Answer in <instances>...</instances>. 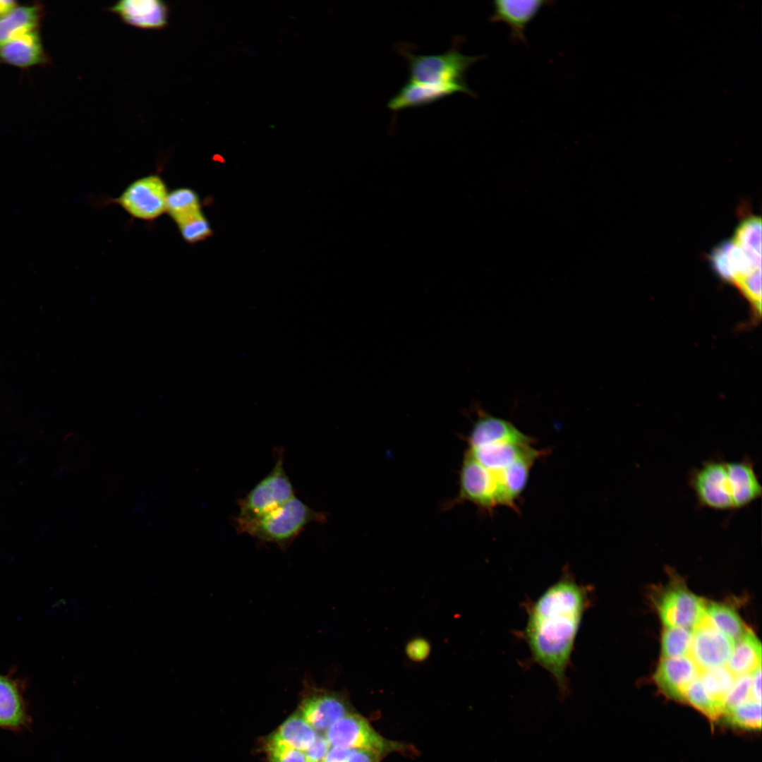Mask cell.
Instances as JSON below:
<instances>
[{"mask_svg":"<svg viewBox=\"0 0 762 762\" xmlns=\"http://www.w3.org/2000/svg\"><path fill=\"white\" fill-rule=\"evenodd\" d=\"M589 595L565 570L528 608L524 638L532 660L550 675L563 699L569 695L567 672Z\"/></svg>","mask_w":762,"mask_h":762,"instance_id":"obj_1","label":"cell"},{"mask_svg":"<svg viewBox=\"0 0 762 762\" xmlns=\"http://www.w3.org/2000/svg\"><path fill=\"white\" fill-rule=\"evenodd\" d=\"M688 482L698 505L715 510H739L762 494L754 462L747 456L739 461L706 460L690 471Z\"/></svg>","mask_w":762,"mask_h":762,"instance_id":"obj_2","label":"cell"},{"mask_svg":"<svg viewBox=\"0 0 762 762\" xmlns=\"http://www.w3.org/2000/svg\"><path fill=\"white\" fill-rule=\"evenodd\" d=\"M326 514L316 511L294 496L285 504L243 527L246 533L263 543H273L283 550L311 522L323 523Z\"/></svg>","mask_w":762,"mask_h":762,"instance_id":"obj_3","label":"cell"},{"mask_svg":"<svg viewBox=\"0 0 762 762\" xmlns=\"http://www.w3.org/2000/svg\"><path fill=\"white\" fill-rule=\"evenodd\" d=\"M401 52L408 63L409 80L447 87L456 92L474 95L465 81V75L469 67L480 59V56L464 55L455 49L434 55H417L403 49Z\"/></svg>","mask_w":762,"mask_h":762,"instance_id":"obj_4","label":"cell"},{"mask_svg":"<svg viewBox=\"0 0 762 762\" xmlns=\"http://www.w3.org/2000/svg\"><path fill=\"white\" fill-rule=\"evenodd\" d=\"M276 452L277 456L271 471L238 501L239 511L233 519L238 533L295 496L293 485L284 469V451L280 448Z\"/></svg>","mask_w":762,"mask_h":762,"instance_id":"obj_5","label":"cell"},{"mask_svg":"<svg viewBox=\"0 0 762 762\" xmlns=\"http://www.w3.org/2000/svg\"><path fill=\"white\" fill-rule=\"evenodd\" d=\"M324 736L330 746L368 750L380 756L406 750L405 744L383 737L363 717L352 712L332 725Z\"/></svg>","mask_w":762,"mask_h":762,"instance_id":"obj_6","label":"cell"},{"mask_svg":"<svg viewBox=\"0 0 762 762\" xmlns=\"http://www.w3.org/2000/svg\"><path fill=\"white\" fill-rule=\"evenodd\" d=\"M458 502H468L484 510L504 506L501 488L495 473L486 468L468 451L459 473Z\"/></svg>","mask_w":762,"mask_h":762,"instance_id":"obj_7","label":"cell"},{"mask_svg":"<svg viewBox=\"0 0 762 762\" xmlns=\"http://www.w3.org/2000/svg\"><path fill=\"white\" fill-rule=\"evenodd\" d=\"M167 189L158 175L133 182L114 201L134 217L150 220L166 211Z\"/></svg>","mask_w":762,"mask_h":762,"instance_id":"obj_8","label":"cell"},{"mask_svg":"<svg viewBox=\"0 0 762 762\" xmlns=\"http://www.w3.org/2000/svg\"><path fill=\"white\" fill-rule=\"evenodd\" d=\"M658 615L665 627L694 630L705 615V600L684 586H674L661 595L657 604Z\"/></svg>","mask_w":762,"mask_h":762,"instance_id":"obj_9","label":"cell"},{"mask_svg":"<svg viewBox=\"0 0 762 762\" xmlns=\"http://www.w3.org/2000/svg\"><path fill=\"white\" fill-rule=\"evenodd\" d=\"M735 641L711 625L703 617L693 630L689 656L699 672L725 666L732 653Z\"/></svg>","mask_w":762,"mask_h":762,"instance_id":"obj_10","label":"cell"},{"mask_svg":"<svg viewBox=\"0 0 762 762\" xmlns=\"http://www.w3.org/2000/svg\"><path fill=\"white\" fill-rule=\"evenodd\" d=\"M349 713V704L344 695L313 687L308 688L299 712L319 732H325Z\"/></svg>","mask_w":762,"mask_h":762,"instance_id":"obj_11","label":"cell"},{"mask_svg":"<svg viewBox=\"0 0 762 762\" xmlns=\"http://www.w3.org/2000/svg\"><path fill=\"white\" fill-rule=\"evenodd\" d=\"M699 671L689 655L662 658L653 679L660 691L668 698L685 702L686 692Z\"/></svg>","mask_w":762,"mask_h":762,"instance_id":"obj_12","label":"cell"},{"mask_svg":"<svg viewBox=\"0 0 762 762\" xmlns=\"http://www.w3.org/2000/svg\"><path fill=\"white\" fill-rule=\"evenodd\" d=\"M468 436V448L500 443L532 445L534 440L509 421L479 411Z\"/></svg>","mask_w":762,"mask_h":762,"instance_id":"obj_13","label":"cell"},{"mask_svg":"<svg viewBox=\"0 0 762 762\" xmlns=\"http://www.w3.org/2000/svg\"><path fill=\"white\" fill-rule=\"evenodd\" d=\"M122 21L147 30H161L169 23V7L159 0H122L108 8Z\"/></svg>","mask_w":762,"mask_h":762,"instance_id":"obj_14","label":"cell"},{"mask_svg":"<svg viewBox=\"0 0 762 762\" xmlns=\"http://www.w3.org/2000/svg\"><path fill=\"white\" fill-rule=\"evenodd\" d=\"M710 261L720 277L735 285L751 274L761 271V265L750 259L732 240L718 244L711 251Z\"/></svg>","mask_w":762,"mask_h":762,"instance_id":"obj_15","label":"cell"},{"mask_svg":"<svg viewBox=\"0 0 762 762\" xmlns=\"http://www.w3.org/2000/svg\"><path fill=\"white\" fill-rule=\"evenodd\" d=\"M47 62L48 56L43 47L39 29L0 44V63L28 68Z\"/></svg>","mask_w":762,"mask_h":762,"instance_id":"obj_16","label":"cell"},{"mask_svg":"<svg viewBox=\"0 0 762 762\" xmlns=\"http://www.w3.org/2000/svg\"><path fill=\"white\" fill-rule=\"evenodd\" d=\"M547 1L497 0L493 1L492 23L502 22L511 29L512 39L525 43V30L529 23L537 16Z\"/></svg>","mask_w":762,"mask_h":762,"instance_id":"obj_17","label":"cell"},{"mask_svg":"<svg viewBox=\"0 0 762 762\" xmlns=\"http://www.w3.org/2000/svg\"><path fill=\"white\" fill-rule=\"evenodd\" d=\"M546 451L533 448L504 469L495 473L502 493L504 506L515 508V501L524 491L530 471Z\"/></svg>","mask_w":762,"mask_h":762,"instance_id":"obj_18","label":"cell"},{"mask_svg":"<svg viewBox=\"0 0 762 762\" xmlns=\"http://www.w3.org/2000/svg\"><path fill=\"white\" fill-rule=\"evenodd\" d=\"M450 87L419 83L409 80L387 102V107L393 111L421 107L434 103L445 97L455 93Z\"/></svg>","mask_w":762,"mask_h":762,"instance_id":"obj_19","label":"cell"},{"mask_svg":"<svg viewBox=\"0 0 762 762\" xmlns=\"http://www.w3.org/2000/svg\"><path fill=\"white\" fill-rule=\"evenodd\" d=\"M28 722V715L17 679L0 674V727L19 728Z\"/></svg>","mask_w":762,"mask_h":762,"instance_id":"obj_20","label":"cell"},{"mask_svg":"<svg viewBox=\"0 0 762 762\" xmlns=\"http://www.w3.org/2000/svg\"><path fill=\"white\" fill-rule=\"evenodd\" d=\"M533 448L531 445L500 443L468 448L467 451L486 468L497 473L526 454Z\"/></svg>","mask_w":762,"mask_h":762,"instance_id":"obj_21","label":"cell"},{"mask_svg":"<svg viewBox=\"0 0 762 762\" xmlns=\"http://www.w3.org/2000/svg\"><path fill=\"white\" fill-rule=\"evenodd\" d=\"M42 16L43 8L40 4L17 6L0 18V44L39 29Z\"/></svg>","mask_w":762,"mask_h":762,"instance_id":"obj_22","label":"cell"},{"mask_svg":"<svg viewBox=\"0 0 762 762\" xmlns=\"http://www.w3.org/2000/svg\"><path fill=\"white\" fill-rule=\"evenodd\" d=\"M761 666V644L758 639L748 630L735 641L727 668L737 677L752 674Z\"/></svg>","mask_w":762,"mask_h":762,"instance_id":"obj_23","label":"cell"},{"mask_svg":"<svg viewBox=\"0 0 762 762\" xmlns=\"http://www.w3.org/2000/svg\"><path fill=\"white\" fill-rule=\"evenodd\" d=\"M315 730L298 713L286 719L272 736L291 748L305 752L318 737Z\"/></svg>","mask_w":762,"mask_h":762,"instance_id":"obj_24","label":"cell"},{"mask_svg":"<svg viewBox=\"0 0 762 762\" xmlns=\"http://www.w3.org/2000/svg\"><path fill=\"white\" fill-rule=\"evenodd\" d=\"M704 618L734 641L739 640L749 630L737 612L725 604H706Z\"/></svg>","mask_w":762,"mask_h":762,"instance_id":"obj_25","label":"cell"},{"mask_svg":"<svg viewBox=\"0 0 762 762\" xmlns=\"http://www.w3.org/2000/svg\"><path fill=\"white\" fill-rule=\"evenodd\" d=\"M732 240L750 259L761 265V220L760 217H751L740 222Z\"/></svg>","mask_w":762,"mask_h":762,"instance_id":"obj_26","label":"cell"},{"mask_svg":"<svg viewBox=\"0 0 762 762\" xmlns=\"http://www.w3.org/2000/svg\"><path fill=\"white\" fill-rule=\"evenodd\" d=\"M698 677L711 697L724 705L725 697L736 679L727 667L720 666L703 670L699 672Z\"/></svg>","mask_w":762,"mask_h":762,"instance_id":"obj_27","label":"cell"},{"mask_svg":"<svg viewBox=\"0 0 762 762\" xmlns=\"http://www.w3.org/2000/svg\"><path fill=\"white\" fill-rule=\"evenodd\" d=\"M693 630L682 627H665L661 636L662 658L687 656Z\"/></svg>","mask_w":762,"mask_h":762,"instance_id":"obj_28","label":"cell"},{"mask_svg":"<svg viewBox=\"0 0 762 762\" xmlns=\"http://www.w3.org/2000/svg\"><path fill=\"white\" fill-rule=\"evenodd\" d=\"M198 210H200L199 198L193 190L181 188L168 193L166 211L176 223Z\"/></svg>","mask_w":762,"mask_h":762,"instance_id":"obj_29","label":"cell"},{"mask_svg":"<svg viewBox=\"0 0 762 762\" xmlns=\"http://www.w3.org/2000/svg\"><path fill=\"white\" fill-rule=\"evenodd\" d=\"M685 699L711 720L723 715V705L707 692L698 676L689 686Z\"/></svg>","mask_w":762,"mask_h":762,"instance_id":"obj_30","label":"cell"},{"mask_svg":"<svg viewBox=\"0 0 762 762\" xmlns=\"http://www.w3.org/2000/svg\"><path fill=\"white\" fill-rule=\"evenodd\" d=\"M727 721L743 729L756 730L761 727V703L752 698L725 713Z\"/></svg>","mask_w":762,"mask_h":762,"instance_id":"obj_31","label":"cell"},{"mask_svg":"<svg viewBox=\"0 0 762 762\" xmlns=\"http://www.w3.org/2000/svg\"><path fill=\"white\" fill-rule=\"evenodd\" d=\"M176 224L183 238L190 243L205 240L210 236L212 232L201 210L188 215Z\"/></svg>","mask_w":762,"mask_h":762,"instance_id":"obj_32","label":"cell"},{"mask_svg":"<svg viewBox=\"0 0 762 762\" xmlns=\"http://www.w3.org/2000/svg\"><path fill=\"white\" fill-rule=\"evenodd\" d=\"M752 674L737 677L731 689L725 697L723 705V715L743 703L754 698L752 696Z\"/></svg>","mask_w":762,"mask_h":762,"instance_id":"obj_33","label":"cell"},{"mask_svg":"<svg viewBox=\"0 0 762 762\" xmlns=\"http://www.w3.org/2000/svg\"><path fill=\"white\" fill-rule=\"evenodd\" d=\"M270 762H308L303 751L283 744L272 735L267 743Z\"/></svg>","mask_w":762,"mask_h":762,"instance_id":"obj_34","label":"cell"},{"mask_svg":"<svg viewBox=\"0 0 762 762\" xmlns=\"http://www.w3.org/2000/svg\"><path fill=\"white\" fill-rule=\"evenodd\" d=\"M329 748L325 737L318 735L312 745L304 752L308 762H322Z\"/></svg>","mask_w":762,"mask_h":762,"instance_id":"obj_35","label":"cell"},{"mask_svg":"<svg viewBox=\"0 0 762 762\" xmlns=\"http://www.w3.org/2000/svg\"><path fill=\"white\" fill-rule=\"evenodd\" d=\"M430 653L428 642L421 638L411 640L406 646V654L413 661L425 660Z\"/></svg>","mask_w":762,"mask_h":762,"instance_id":"obj_36","label":"cell"},{"mask_svg":"<svg viewBox=\"0 0 762 762\" xmlns=\"http://www.w3.org/2000/svg\"><path fill=\"white\" fill-rule=\"evenodd\" d=\"M380 756L373 751L352 749L346 762H380Z\"/></svg>","mask_w":762,"mask_h":762,"instance_id":"obj_37","label":"cell"},{"mask_svg":"<svg viewBox=\"0 0 762 762\" xmlns=\"http://www.w3.org/2000/svg\"><path fill=\"white\" fill-rule=\"evenodd\" d=\"M351 749L346 747L330 746L322 762H346Z\"/></svg>","mask_w":762,"mask_h":762,"instance_id":"obj_38","label":"cell"},{"mask_svg":"<svg viewBox=\"0 0 762 762\" xmlns=\"http://www.w3.org/2000/svg\"><path fill=\"white\" fill-rule=\"evenodd\" d=\"M761 667H759L758 668H757L752 673V677H753V679H752V696H753V698L756 701H759V702H761Z\"/></svg>","mask_w":762,"mask_h":762,"instance_id":"obj_39","label":"cell"},{"mask_svg":"<svg viewBox=\"0 0 762 762\" xmlns=\"http://www.w3.org/2000/svg\"><path fill=\"white\" fill-rule=\"evenodd\" d=\"M17 6L18 4L14 0H0V18L9 13Z\"/></svg>","mask_w":762,"mask_h":762,"instance_id":"obj_40","label":"cell"}]
</instances>
